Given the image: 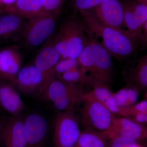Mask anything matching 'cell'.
<instances>
[{"mask_svg":"<svg viewBox=\"0 0 147 147\" xmlns=\"http://www.w3.org/2000/svg\"><path fill=\"white\" fill-rule=\"evenodd\" d=\"M79 13L89 36L93 39L100 38L101 41L98 42L111 56L119 59L136 53L138 44L127 32L103 25L88 11Z\"/></svg>","mask_w":147,"mask_h":147,"instance_id":"obj_1","label":"cell"},{"mask_svg":"<svg viewBox=\"0 0 147 147\" xmlns=\"http://www.w3.org/2000/svg\"><path fill=\"white\" fill-rule=\"evenodd\" d=\"M53 42L61 55V59H78L91 39L82 20L74 13L61 24Z\"/></svg>","mask_w":147,"mask_h":147,"instance_id":"obj_2","label":"cell"},{"mask_svg":"<svg viewBox=\"0 0 147 147\" xmlns=\"http://www.w3.org/2000/svg\"><path fill=\"white\" fill-rule=\"evenodd\" d=\"M78 59L80 67L86 73L85 85L92 86L97 84H108L112 81V56L97 41L91 39Z\"/></svg>","mask_w":147,"mask_h":147,"instance_id":"obj_3","label":"cell"},{"mask_svg":"<svg viewBox=\"0 0 147 147\" xmlns=\"http://www.w3.org/2000/svg\"><path fill=\"white\" fill-rule=\"evenodd\" d=\"M84 84L66 83L54 76L49 81L40 95L53 103L60 112L74 110L82 101Z\"/></svg>","mask_w":147,"mask_h":147,"instance_id":"obj_4","label":"cell"},{"mask_svg":"<svg viewBox=\"0 0 147 147\" xmlns=\"http://www.w3.org/2000/svg\"><path fill=\"white\" fill-rule=\"evenodd\" d=\"M124 28L138 44L147 43V3L140 0H123Z\"/></svg>","mask_w":147,"mask_h":147,"instance_id":"obj_5","label":"cell"},{"mask_svg":"<svg viewBox=\"0 0 147 147\" xmlns=\"http://www.w3.org/2000/svg\"><path fill=\"white\" fill-rule=\"evenodd\" d=\"M58 17L44 13L28 19L21 30L26 45L38 47L50 39L56 28Z\"/></svg>","mask_w":147,"mask_h":147,"instance_id":"obj_6","label":"cell"},{"mask_svg":"<svg viewBox=\"0 0 147 147\" xmlns=\"http://www.w3.org/2000/svg\"><path fill=\"white\" fill-rule=\"evenodd\" d=\"M82 101L84 102L81 113L84 126L102 133L109 131L113 126L115 116L101 102L85 96L83 94Z\"/></svg>","mask_w":147,"mask_h":147,"instance_id":"obj_7","label":"cell"},{"mask_svg":"<svg viewBox=\"0 0 147 147\" xmlns=\"http://www.w3.org/2000/svg\"><path fill=\"white\" fill-rule=\"evenodd\" d=\"M81 132L79 121L74 110L58 113L54 121L55 147H74Z\"/></svg>","mask_w":147,"mask_h":147,"instance_id":"obj_8","label":"cell"},{"mask_svg":"<svg viewBox=\"0 0 147 147\" xmlns=\"http://www.w3.org/2000/svg\"><path fill=\"white\" fill-rule=\"evenodd\" d=\"M87 11L103 25L120 30L125 31L123 0H106Z\"/></svg>","mask_w":147,"mask_h":147,"instance_id":"obj_9","label":"cell"},{"mask_svg":"<svg viewBox=\"0 0 147 147\" xmlns=\"http://www.w3.org/2000/svg\"><path fill=\"white\" fill-rule=\"evenodd\" d=\"M1 142L5 147H26L24 119L4 116L0 120Z\"/></svg>","mask_w":147,"mask_h":147,"instance_id":"obj_10","label":"cell"},{"mask_svg":"<svg viewBox=\"0 0 147 147\" xmlns=\"http://www.w3.org/2000/svg\"><path fill=\"white\" fill-rule=\"evenodd\" d=\"M61 59V55L53 40L48 39L37 55L34 61V65L41 72L43 77V83L38 93L39 95L49 81L55 76V67Z\"/></svg>","mask_w":147,"mask_h":147,"instance_id":"obj_11","label":"cell"},{"mask_svg":"<svg viewBox=\"0 0 147 147\" xmlns=\"http://www.w3.org/2000/svg\"><path fill=\"white\" fill-rule=\"evenodd\" d=\"M26 147H42L46 140L48 125L43 116L32 113L24 119Z\"/></svg>","mask_w":147,"mask_h":147,"instance_id":"obj_12","label":"cell"},{"mask_svg":"<svg viewBox=\"0 0 147 147\" xmlns=\"http://www.w3.org/2000/svg\"><path fill=\"white\" fill-rule=\"evenodd\" d=\"M105 134L110 139L117 137L132 138L138 141L146 139L147 130L142 125L125 117H116L111 129Z\"/></svg>","mask_w":147,"mask_h":147,"instance_id":"obj_13","label":"cell"},{"mask_svg":"<svg viewBox=\"0 0 147 147\" xmlns=\"http://www.w3.org/2000/svg\"><path fill=\"white\" fill-rule=\"evenodd\" d=\"M42 73L35 66L30 65L20 69L16 75L14 86L24 94L38 93L43 83Z\"/></svg>","mask_w":147,"mask_h":147,"instance_id":"obj_14","label":"cell"},{"mask_svg":"<svg viewBox=\"0 0 147 147\" xmlns=\"http://www.w3.org/2000/svg\"><path fill=\"white\" fill-rule=\"evenodd\" d=\"M0 107L15 117H21L25 105L14 86L9 82H0Z\"/></svg>","mask_w":147,"mask_h":147,"instance_id":"obj_15","label":"cell"},{"mask_svg":"<svg viewBox=\"0 0 147 147\" xmlns=\"http://www.w3.org/2000/svg\"><path fill=\"white\" fill-rule=\"evenodd\" d=\"M46 0H17L9 7L4 9V11L12 13L27 19L45 13L42 9Z\"/></svg>","mask_w":147,"mask_h":147,"instance_id":"obj_16","label":"cell"},{"mask_svg":"<svg viewBox=\"0 0 147 147\" xmlns=\"http://www.w3.org/2000/svg\"><path fill=\"white\" fill-rule=\"evenodd\" d=\"M108 84H97L92 86L93 89L83 93L85 96L94 98L105 105L114 115L120 116L121 108L116 102Z\"/></svg>","mask_w":147,"mask_h":147,"instance_id":"obj_17","label":"cell"},{"mask_svg":"<svg viewBox=\"0 0 147 147\" xmlns=\"http://www.w3.org/2000/svg\"><path fill=\"white\" fill-rule=\"evenodd\" d=\"M25 19L12 13L0 16V38L7 39L21 31Z\"/></svg>","mask_w":147,"mask_h":147,"instance_id":"obj_18","label":"cell"},{"mask_svg":"<svg viewBox=\"0 0 147 147\" xmlns=\"http://www.w3.org/2000/svg\"><path fill=\"white\" fill-rule=\"evenodd\" d=\"M109 139L105 133L90 128L81 131L74 147H109Z\"/></svg>","mask_w":147,"mask_h":147,"instance_id":"obj_19","label":"cell"},{"mask_svg":"<svg viewBox=\"0 0 147 147\" xmlns=\"http://www.w3.org/2000/svg\"><path fill=\"white\" fill-rule=\"evenodd\" d=\"M136 67L130 71L129 79L134 86L138 89L146 90L147 88V55L139 58Z\"/></svg>","mask_w":147,"mask_h":147,"instance_id":"obj_20","label":"cell"},{"mask_svg":"<svg viewBox=\"0 0 147 147\" xmlns=\"http://www.w3.org/2000/svg\"><path fill=\"white\" fill-rule=\"evenodd\" d=\"M7 59L8 65L9 81L14 86L17 73L21 69L22 58L21 53L17 48L8 47L1 50Z\"/></svg>","mask_w":147,"mask_h":147,"instance_id":"obj_21","label":"cell"},{"mask_svg":"<svg viewBox=\"0 0 147 147\" xmlns=\"http://www.w3.org/2000/svg\"><path fill=\"white\" fill-rule=\"evenodd\" d=\"M117 104L121 108L130 107L137 103L139 98V89L133 86L121 89L113 92Z\"/></svg>","mask_w":147,"mask_h":147,"instance_id":"obj_22","label":"cell"},{"mask_svg":"<svg viewBox=\"0 0 147 147\" xmlns=\"http://www.w3.org/2000/svg\"><path fill=\"white\" fill-rule=\"evenodd\" d=\"M57 79L72 84H85L87 79L85 69L80 67L58 75Z\"/></svg>","mask_w":147,"mask_h":147,"instance_id":"obj_23","label":"cell"},{"mask_svg":"<svg viewBox=\"0 0 147 147\" xmlns=\"http://www.w3.org/2000/svg\"><path fill=\"white\" fill-rule=\"evenodd\" d=\"M106 0H71L74 13L88 11L104 2Z\"/></svg>","mask_w":147,"mask_h":147,"instance_id":"obj_24","label":"cell"},{"mask_svg":"<svg viewBox=\"0 0 147 147\" xmlns=\"http://www.w3.org/2000/svg\"><path fill=\"white\" fill-rule=\"evenodd\" d=\"M78 59L67 58L61 60L55 66V76L80 67Z\"/></svg>","mask_w":147,"mask_h":147,"instance_id":"obj_25","label":"cell"},{"mask_svg":"<svg viewBox=\"0 0 147 147\" xmlns=\"http://www.w3.org/2000/svg\"><path fill=\"white\" fill-rule=\"evenodd\" d=\"M65 0H46L42 9L43 13L58 16L62 10Z\"/></svg>","mask_w":147,"mask_h":147,"instance_id":"obj_26","label":"cell"},{"mask_svg":"<svg viewBox=\"0 0 147 147\" xmlns=\"http://www.w3.org/2000/svg\"><path fill=\"white\" fill-rule=\"evenodd\" d=\"M109 147H143L139 141L131 138L117 137L110 139Z\"/></svg>","mask_w":147,"mask_h":147,"instance_id":"obj_27","label":"cell"},{"mask_svg":"<svg viewBox=\"0 0 147 147\" xmlns=\"http://www.w3.org/2000/svg\"><path fill=\"white\" fill-rule=\"evenodd\" d=\"M147 113L146 99L137 102L134 105L128 108H121L120 116L127 117L138 113Z\"/></svg>","mask_w":147,"mask_h":147,"instance_id":"obj_28","label":"cell"},{"mask_svg":"<svg viewBox=\"0 0 147 147\" xmlns=\"http://www.w3.org/2000/svg\"><path fill=\"white\" fill-rule=\"evenodd\" d=\"M126 118L139 124L144 125L146 124L147 123V113H138Z\"/></svg>","mask_w":147,"mask_h":147,"instance_id":"obj_29","label":"cell"},{"mask_svg":"<svg viewBox=\"0 0 147 147\" xmlns=\"http://www.w3.org/2000/svg\"><path fill=\"white\" fill-rule=\"evenodd\" d=\"M17 0H0V5L5 6V8L9 7L16 2Z\"/></svg>","mask_w":147,"mask_h":147,"instance_id":"obj_30","label":"cell"},{"mask_svg":"<svg viewBox=\"0 0 147 147\" xmlns=\"http://www.w3.org/2000/svg\"><path fill=\"white\" fill-rule=\"evenodd\" d=\"M3 11H4V9L0 8V14L2 13Z\"/></svg>","mask_w":147,"mask_h":147,"instance_id":"obj_31","label":"cell"},{"mask_svg":"<svg viewBox=\"0 0 147 147\" xmlns=\"http://www.w3.org/2000/svg\"><path fill=\"white\" fill-rule=\"evenodd\" d=\"M0 142H1V130H0Z\"/></svg>","mask_w":147,"mask_h":147,"instance_id":"obj_32","label":"cell"},{"mask_svg":"<svg viewBox=\"0 0 147 147\" xmlns=\"http://www.w3.org/2000/svg\"><path fill=\"white\" fill-rule=\"evenodd\" d=\"M142 1H144L147 2V0H142Z\"/></svg>","mask_w":147,"mask_h":147,"instance_id":"obj_33","label":"cell"}]
</instances>
